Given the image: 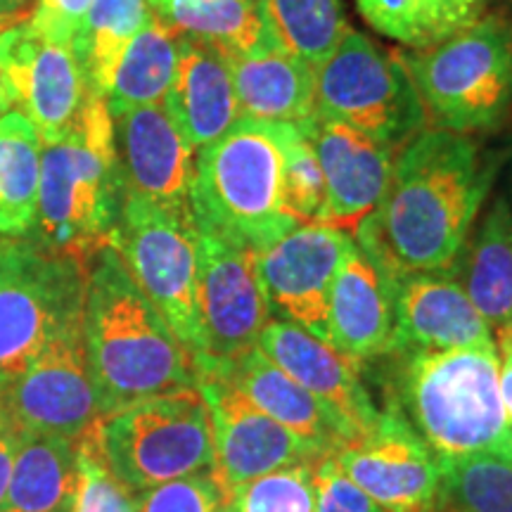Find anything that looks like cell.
Listing matches in <instances>:
<instances>
[{"instance_id":"cell-1","label":"cell","mask_w":512,"mask_h":512,"mask_svg":"<svg viewBox=\"0 0 512 512\" xmlns=\"http://www.w3.org/2000/svg\"><path fill=\"white\" fill-rule=\"evenodd\" d=\"M494 176L496 164L470 136L427 126L396 152L380 207L354 242L389 275L451 268Z\"/></svg>"},{"instance_id":"cell-2","label":"cell","mask_w":512,"mask_h":512,"mask_svg":"<svg viewBox=\"0 0 512 512\" xmlns=\"http://www.w3.org/2000/svg\"><path fill=\"white\" fill-rule=\"evenodd\" d=\"M81 330L100 418L200 382L190 354L114 245L88 261Z\"/></svg>"},{"instance_id":"cell-3","label":"cell","mask_w":512,"mask_h":512,"mask_svg":"<svg viewBox=\"0 0 512 512\" xmlns=\"http://www.w3.org/2000/svg\"><path fill=\"white\" fill-rule=\"evenodd\" d=\"M124 200L112 114L105 98L91 93L74 131L60 143L43 145L31 238L88 264L98 249L112 245Z\"/></svg>"},{"instance_id":"cell-4","label":"cell","mask_w":512,"mask_h":512,"mask_svg":"<svg viewBox=\"0 0 512 512\" xmlns=\"http://www.w3.org/2000/svg\"><path fill=\"white\" fill-rule=\"evenodd\" d=\"M403 361L401 406L439 460L496 453L512 458L498 347L415 351Z\"/></svg>"},{"instance_id":"cell-5","label":"cell","mask_w":512,"mask_h":512,"mask_svg":"<svg viewBox=\"0 0 512 512\" xmlns=\"http://www.w3.org/2000/svg\"><path fill=\"white\" fill-rule=\"evenodd\" d=\"M190 209L200 230L261 249L299 226L283 204V150L271 121L238 119L195 155Z\"/></svg>"},{"instance_id":"cell-6","label":"cell","mask_w":512,"mask_h":512,"mask_svg":"<svg viewBox=\"0 0 512 512\" xmlns=\"http://www.w3.org/2000/svg\"><path fill=\"white\" fill-rule=\"evenodd\" d=\"M418 88L427 126L491 131L512 110V22L489 15L448 41L401 55Z\"/></svg>"},{"instance_id":"cell-7","label":"cell","mask_w":512,"mask_h":512,"mask_svg":"<svg viewBox=\"0 0 512 512\" xmlns=\"http://www.w3.org/2000/svg\"><path fill=\"white\" fill-rule=\"evenodd\" d=\"M88 264L34 238L0 240V396L83 318Z\"/></svg>"},{"instance_id":"cell-8","label":"cell","mask_w":512,"mask_h":512,"mask_svg":"<svg viewBox=\"0 0 512 512\" xmlns=\"http://www.w3.org/2000/svg\"><path fill=\"white\" fill-rule=\"evenodd\" d=\"M102 456L133 494L200 472H214V422L195 389L131 403L98 420Z\"/></svg>"},{"instance_id":"cell-9","label":"cell","mask_w":512,"mask_h":512,"mask_svg":"<svg viewBox=\"0 0 512 512\" xmlns=\"http://www.w3.org/2000/svg\"><path fill=\"white\" fill-rule=\"evenodd\" d=\"M112 245L195 368L204 354L197 304V223L190 204H162L126 192Z\"/></svg>"},{"instance_id":"cell-10","label":"cell","mask_w":512,"mask_h":512,"mask_svg":"<svg viewBox=\"0 0 512 512\" xmlns=\"http://www.w3.org/2000/svg\"><path fill=\"white\" fill-rule=\"evenodd\" d=\"M316 114L396 152L427 128L425 107L401 55L356 29L316 67Z\"/></svg>"},{"instance_id":"cell-11","label":"cell","mask_w":512,"mask_h":512,"mask_svg":"<svg viewBox=\"0 0 512 512\" xmlns=\"http://www.w3.org/2000/svg\"><path fill=\"white\" fill-rule=\"evenodd\" d=\"M197 304L204 339L197 375L256 349L271 320L256 275V249L197 228Z\"/></svg>"},{"instance_id":"cell-12","label":"cell","mask_w":512,"mask_h":512,"mask_svg":"<svg viewBox=\"0 0 512 512\" xmlns=\"http://www.w3.org/2000/svg\"><path fill=\"white\" fill-rule=\"evenodd\" d=\"M354 235L330 223H299L256 249V275L268 309L328 342L330 292Z\"/></svg>"},{"instance_id":"cell-13","label":"cell","mask_w":512,"mask_h":512,"mask_svg":"<svg viewBox=\"0 0 512 512\" xmlns=\"http://www.w3.org/2000/svg\"><path fill=\"white\" fill-rule=\"evenodd\" d=\"M83 318L64 328L0 396V418L19 434L79 439L100 420L98 396L83 351Z\"/></svg>"},{"instance_id":"cell-14","label":"cell","mask_w":512,"mask_h":512,"mask_svg":"<svg viewBox=\"0 0 512 512\" xmlns=\"http://www.w3.org/2000/svg\"><path fill=\"white\" fill-rule=\"evenodd\" d=\"M0 67L17 110L36 126L43 145L60 143L74 131L93 91L72 46L38 34L29 19L8 24L0 29Z\"/></svg>"},{"instance_id":"cell-15","label":"cell","mask_w":512,"mask_h":512,"mask_svg":"<svg viewBox=\"0 0 512 512\" xmlns=\"http://www.w3.org/2000/svg\"><path fill=\"white\" fill-rule=\"evenodd\" d=\"M342 470L384 512H439L441 463L399 408H389L366 437L335 451Z\"/></svg>"},{"instance_id":"cell-16","label":"cell","mask_w":512,"mask_h":512,"mask_svg":"<svg viewBox=\"0 0 512 512\" xmlns=\"http://www.w3.org/2000/svg\"><path fill=\"white\" fill-rule=\"evenodd\" d=\"M197 387L209 403L214 422V477L228 498L238 486L256 477L325 456L309 441L261 413L221 377H200Z\"/></svg>"},{"instance_id":"cell-17","label":"cell","mask_w":512,"mask_h":512,"mask_svg":"<svg viewBox=\"0 0 512 512\" xmlns=\"http://www.w3.org/2000/svg\"><path fill=\"white\" fill-rule=\"evenodd\" d=\"M496 344L456 271H411L394 278V332L389 354ZM387 354V356H389Z\"/></svg>"},{"instance_id":"cell-18","label":"cell","mask_w":512,"mask_h":512,"mask_svg":"<svg viewBox=\"0 0 512 512\" xmlns=\"http://www.w3.org/2000/svg\"><path fill=\"white\" fill-rule=\"evenodd\" d=\"M311 140L323 171L325 223L354 235L356 228L380 207L392 178L396 150L370 140L342 121L313 117L297 124Z\"/></svg>"},{"instance_id":"cell-19","label":"cell","mask_w":512,"mask_h":512,"mask_svg":"<svg viewBox=\"0 0 512 512\" xmlns=\"http://www.w3.org/2000/svg\"><path fill=\"white\" fill-rule=\"evenodd\" d=\"M256 347L347 422L354 441L377 425L382 411H377L363 384L361 363L354 358L283 318L268 320Z\"/></svg>"},{"instance_id":"cell-20","label":"cell","mask_w":512,"mask_h":512,"mask_svg":"<svg viewBox=\"0 0 512 512\" xmlns=\"http://www.w3.org/2000/svg\"><path fill=\"white\" fill-rule=\"evenodd\" d=\"M114 121V147L126 192L162 204H190L195 150L159 105L136 107Z\"/></svg>"},{"instance_id":"cell-21","label":"cell","mask_w":512,"mask_h":512,"mask_svg":"<svg viewBox=\"0 0 512 512\" xmlns=\"http://www.w3.org/2000/svg\"><path fill=\"white\" fill-rule=\"evenodd\" d=\"M209 375L233 384L261 413L309 441L318 451L335 453L354 441L347 422L316 399L304 384H299L283 368L275 366L259 347L211 368L200 377Z\"/></svg>"},{"instance_id":"cell-22","label":"cell","mask_w":512,"mask_h":512,"mask_svg":"<svg viewBox=\"0 0 512 512\" xmlns=\"http://www.w3.org/2000/svg\"><path fill=\"white\" fill-rule=\"evenodd\" d=\"M394 278L351 245L330 292L328 344L354 361L389 354L394 332Z\"/></svg>"},{"instance_id":"cell-23","label":"cell","mask_w":512,"mask_h":512,"mask_svg":"<svg viewBox=\"0 0 512 512\" xmlns=\"http://www.w3.org/2000/svg\"><path fill=\"white\" fill-rule=\"evenodd\" d=\"M162 107L192 150L214 143L240 119L228 57L178 36V67Z\"/></svg>"},{"instance_id":"cell-24","label":"cell","mask_w":512,"mask_h":512,"mask_svg":"<svg viewBox=\"0 0 512 512\" xmlns=\"http://www.w3.org/2000/svg\"><path fill=\"white\" fill-rule=\"evenodd\" d=\"M240 119L299 124L316 114V69L264 36L245 53L228 55Z\"/></svg>"},{"instance_id":"cell-25","label":"cell","mask_w":512,"mask_h":512,"mask_svg":"<svg viewBox=\"0 0 512 512\" xmlns=\"http://www.w3.org/2000/svg\"><path fill=\"white\" fill-rule=\"evenodd\" d=\"M494 339L512 332V207L496 197L453 264Z\"/></svg>"},{"instance_id":"cell-26","label":"cell","mask_w":512,"mask_h":512,"mask_svg":"<svg viewBox=\"0 0 512 512\" xmlns=\"http://www.w3.org/2000/svg\"><path fill=\"white\" fill-rule=\"evenodd\" d=\"M76 482L74 439L24 432L19 434L0 512H72Z\"/></svg>"},{"instance_id":"cell-27","label":"cell","mask_w":512,"mask_h":512,"mask_svg":"<svg viewBox=\"0 0 512 512\" xmlns=\"http://www.w3.org/2000/svg\"><path fill=\"white\" fill-rule=\"evenodd\" d=\"M43 140L19 110L0 117V240L31 238L38 216Z\"/></svg>"},{"instance_id":"cell-28","label":"cell","mask_w":512,"mask_h":512,"mask_svg":"<svg viewBox=\"0 0 512 512\" xmlns=\"http://www.w3.org/2000/svg\"><path fill=\"white\" fill-rule=\"evenodd\" d=\"M356 8L377 34L427 50L479 22L486 0H356Z\"/></svg>"},{"instance_id":"cell-29","label":"cell","mask_w":512,"mask_h":512,"mask_svg":"<svg viewBox=\"0 0 512 512\" xmlns=\"http://www.w3.org/2000/svg\"><path fill=\"white\" fill-rule=\"evenodd\" d=\"M178 67V36L155 17L121 55L105 93L107 110L119 117L128 110L159 105Z\"/></svg>"},{"instance_id":"cell-30","label":"cell","mask_w":512,"mask_h":512,"mask_svg":"<svg viewBox=\"0 0 512 512\" xmlns=\"http://www.w3.org/2000/svg\"><path fill=\"white\" fill-rule=\"evenodd\" d=\"M264 36L313 69L349 31L344 0H259Z\"/></svg>"},{"instance_id":"cell-31","label":"cell","mask_w":512,"mask_h":512,"mask_svg":"<svg viewBox=\"0 0 512 512\" xmlns=\"http://www.w3.org/2000/svg\"><path fill=\"white\" fill-rule=\"evenodd\" d=\"M152 19V0H93L74 43L93 93L105 98L121 55Z\"/></svg>"},{"instance_id":"cell-32","label":"cell","mask_w":512,"mask_h":512,"mask_svg":"<svg viewBox=\"0 0 512 512\" xmlns=\"http://www.w3.org/2000/svg\"><path fill=\"white\" fill-rule=\"evenodd\" d=\"M155 17L176 36L216 48L226 57L264 41L259 0H176L155 10Z\"/></svg>"},{"instance_id":"cell-33","label":"cell","mask_w":512,"mask_h":512,"mask_svg":"<svg viewBox=\"0 0 512 512\" xmlns=\"http://www.w3.org/2000/svg\"><path fill=\"white\" fill-rule=\"evenodd\" d=\"M451 512H512V458L496 453L439 460Z\"/></svg>"},{"instance_id":"cell-34","label":"cell","mask_w":512,"mask_h":512,"mask_svg":"<svg viewBox=\"0 0 512 512\" xmlns=\"http://www.w3.org/2000/svg\"><path fill=\"white\" fill-rule=\"evenodd\" d=\"M280 150H283V204L285 211L297 223H325L323 171L313 152L311 140L297 124H275Z\"/></svg>"},{"instance_id":"cell-35","label":"cell","mask_w":512,"mask_h":512,"mask_svg":"<svg viewBox=\"0 0 512 512\" xmlns=\"http://www.w3.org/2000/svg\"><path fill=\"white\" fill-rule=\"evenodd\" d=\"M76 465L79 482L72 512H138L136 494L112 475L102 456L98 422L76 439Z\"/></svg>"},{"instance_id":"cell-36","label":"cell","mask_w":512,"mask_h":512,"mask_svg":"<svg viewBox=\"0 0 512 512\" xmlns=\"http://www.w3.org/2000/svg\"><path fill=\"white\" fill-rule=\"evenodd\" d=\"M311 465L283 467L238 486L226 501V512H316Z\"/></svg>"},{"instance_id":"cell-37","label":"cell","mask_w":512,"mask_h":512,"mask_svg":"<svg viewBox=\"0 0 512 512\" xmlns=\"http://www.w3.org/2000/svg\"><path fill=\"white\" fill-rule=\"evenodd\" d=\"M226 501L214 472L171 479L136 494L138 512H219Z\"/></svg>"},{"instance_id":"cell-38","label":"cell","mask_w":512,"mask_h":512,"mask_svg":"<svg viewBox=\"0 0 512 512\" xmlns=\"http://www.w3.org/2000/svg\"><path fill=\"white\" fill-rule=\"evenodd\" d=\"M316 512H384L366 491L351 479L335 453H325L311 465Z\"/></svg>"},{"instance_id":"cell-39","label":"cell","mask_w":512,"mask_h":512,"mask_svg":"<svg viewBox=\"0 0 512 512\" xmlns=\"http://www.w3.org/2000/svg\"><path fill=\"white\" fill-rule=\"evenodd\" d=\"M91 5L93 0H38L29 22L50 41L74 48Z\"/></svg>"},{"instance_id":"cell-40","label":"cell","mask_w":512,"mask_h":512,"mask_svg":"<svg viewBox=\"0 0 512 512\" xmlns=\"http://www.w3.org/2000/svg\"><path fill=\"white\" fill-rule=\"evenodd\" d=\"M17 441H19V432L10 425L8 420L0 418V503H3L5 491H8Z\"/></svg>"},{"instance_id":"cell-41","label":"cell","mask_w":512,"mask_h":512,"mask_svg":"<svg viewBox=\"0 0 512 512\" xmlns=\"http://www.w3.org/2000/svg\"><path fill=\"white\" fill-rule=\"evenodd\" d=\"M498 347V358H501V396H503V406L505 413H508V420L512 425V332L508 335H501L496 339Z\"/></svg>"},{"instance_id":"cell-42","label":"cell","mask_w":512,"mask_h":512,"mask_svg":"<svg viewBox=\"0 0 512 512\" xmlns=\"http://www.w3.org/2000/svg\"><path fill=\"white\" fill-rule=\"evenodd\" d=\"M38 0H0V27L22 22L24 17H31L36 10Z\"/></svg>"},{"instance_id":"cell-43","label":"cell","mask_w":512,"mask_h":512,"mask_svg":"<svg viewBox=\"0 0 512 512\" xmlns=\"http://www.w3.org/2000/svg\"><path fill=\"white\" fill-rule=\"evenodd\" d=\"M12 110H17L15 93H12L8 74H5L3 67H0V117H3V114L12 112Z\"/></svg>"},{"instance_id":"cell-44","label":"cell","mask_w":512,"mask_h":512,"mask_svg":"<svg viewBox=\"0 0 512 512\" xmlns=\"http://www.w3.org/2000/svg\"><path fill=\"white\" fill-rule=\"evenodd\" d=\"M171 3H176V0H152V8L159 10V8H164V5H171Z\"/></svg>"},{"instance_id":"cell-45","label":"cell","mask_w":512,"mask_h":512,"mask_svg":"<svg viewBox=\"0 0 512 512\" xmlns=\"http://www.w3.org/2000/svg\"><path fill=\"white\" fill-rule=\"evenodd\" d=\"M219 512H226V505H223V508H221V510H219Z\"/></svg>"},{"instance_id":"cell-46","label":"cell","mask_w":512,"mask_h":512,"mask_svg":"<svg viewBox=\"0 0 512 512\" xmlns=\"http://www.w3.org/2000/svg\"><path fill=\"white\" fill-rule=\"evenodd\" d=\"M0 29H3V27H0Z\"/></svg>"}]
</instances>
